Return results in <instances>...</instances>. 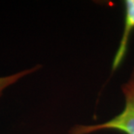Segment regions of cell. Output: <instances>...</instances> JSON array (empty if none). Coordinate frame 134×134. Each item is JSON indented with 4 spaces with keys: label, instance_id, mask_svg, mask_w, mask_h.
I'll use <instances>...</instances> for the list:
<instances>
[{
    "label": "cell",
    "instance_id": "cell-1",
    "mask_svg": "<svg viewBox=\"0 0 134 134\" xmlns=\"http://www.w3.org/2000/svg\"><path fill=\"white\" fill-rule=\"evenodd\" d=\"M125 107L117 116L106 122L92 125H77L69 134H90L103 130H113L125 134H134V69L128 81L122 85Z\"/></svg>",
    "mask_w": 134,
    "mask_h": 134
},
{
    "label": "cell",
    "instance_id": "cell-2",
    "mask_svg": "<svg viewBox=\"0 0 134 134\" xmlns=\"http://www.w3.org/2000/svg\"><path fill=\"white\" fill-rule=\"evenodd\" d=\"M125 23L124 31L121 40L119 42L115 57L112 62V70H116L124 60V58L127 52L128 43H129L131 33L134 30V0H125Z\"/></svg>",
    "mask_w": 134,
    "mask_h": 134
},
{
    "label": "cell",
    "instance_id": "cell-3",
    "mask_svg": "<svg viewBox=\"0 0 134 134\" xmlns=\"http://www.w3.org/2000/svg\"><path fill=\"white\" fill-rule=\"evenodd\" d=\"M38 68H40V66L37 65V66H34L31 69H27V70H25V71H22L20 72H18V73L9 75V76L0 77V96L2 95L3 92H4L7 87H9L10 85L15 84L16 82H18V80L20 79H22L23 77L36 71Z\"/></svg>",
    "mask_w": 134,
    "mask_h": 134
}]
</instances>
